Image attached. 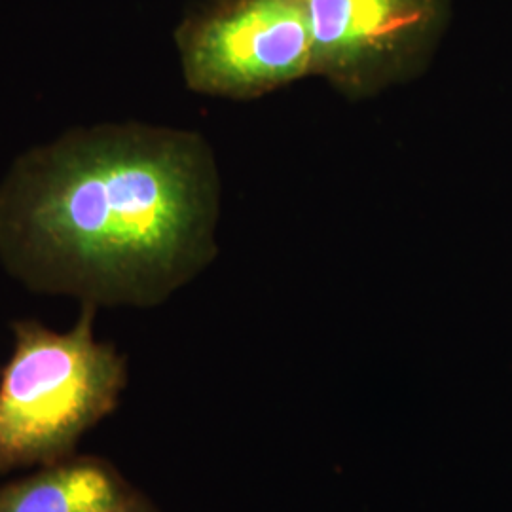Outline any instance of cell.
<instances>
[{"label": "cell", "instance_id": "277c9868", "mask_svg": "<svg viewBox=\"0 0 512 512\" xmlns=\"http://www.w3.org/2000/svg\"><path fill=\"white\" fill-rule=\"evenodd\" d=\"M313 76L349 101L372 99L425 73L452 23V0H302Z\"/></svg>", "mask_w": 512, "mask_h": 512}, {"label": "cell", "instance_id": "5b68a950", "mask_svg": "<svg viewBox=\"0 0 512 512\" xmlns=\"http://www.w3.org/2000/svg\"><path fill=\"white\" fill-rule=\"evenodd\" d=\"M107 461L71 458L0 488V512H97L128 492Z\"/></svg>", "mask_w": 512, "mask_h": 512}, {"label": "cell", "instance_id": "6da1fadb", "mask_svg": "<svg viewBox=\"0 0 512 512\" xmlns=\"http://www.w3.org/2000/svg\"><path fill=\"white\" fill-rule=\"evenodd\" d=\"M213 148L139 122L67 131L0 183V258L40 293L154 306L217 256Z\"/></svg>", "mask_w": 512, "mask_h": 512}, {"label": "cell", "instance_id": "8992f818", "mask_svg": "<svg viewBox=\"0 0 512 512\" xmlns=\"http://www.w3.org/2000/svg\"><path fill=\"white\" fill-rule=\"evenodd\" d=\"M97 512H158L154 505L148 501L147 497L135 492L129 488L128 492L120 495L116 501H112L107 507L99 509Z\"/></svg>", "mask_w": 512, "mask_h": 512}, {"label": "cell", "instance_id": "7a4b0ae2", "mask_svg": "<svg viewBox=\"0 0 512 512\" xmlns=\"http://www.w3.org/2000/svg\"><path fill=\"white\" fill-rule=\"evenodd\" d=\"M84 304L67 332L14 323V351L0 372V473L74 458L78 440L118 406L128 363L93 332Z\"/></svg>", "mask_w": 512, "mask_h": 512}, {"label": "cell", "instance_id": "3957f363", "mask_svg": "<svg viewBox=\"0 0 512 512\" xmlns=\"http://www.w3.org/2000/svg\"><path fill=\"white\" fill-rule=\"evenodd\" d=\"M192 92L253 101L313 76L302 0H198L175 29Z\"/></svg>", "mask_w": 512, "mask_h": 512}]
</instances>
